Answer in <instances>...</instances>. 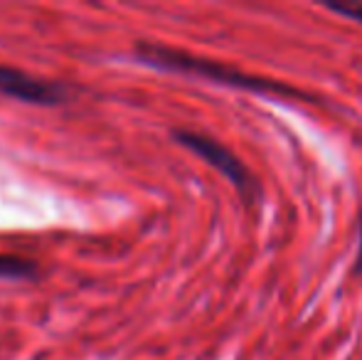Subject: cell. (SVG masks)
Returning a JSON list of instances; mask_svg holds the SVG:
<instances>
[{
    "instance_id": "cell-1",
    "label": "cell",
    "mask_w": 362,
    "mask_h": 360,
    "mask_svg": "<svg viewBox=\"0 0 362 360\" xmlns=\"http://www.w3.org/2000/svg\"><path fill=\"white\" fill-rule=\"evenodd\" d=\"M136 59L148 64V67L163 69V72L190 74V77L207 79V82L222 84V87L257 91V94H281V96H293V99H303V101H315V99H310L308 94H303V91L286 87V84H279V82H274V79L244 74V72H239V69L227 67V64L212 62V59H207V57H195V54L182 52V50L163 47V45L139 42L136 45Z\"/></svg>"
},
{
    "instance_id": "cell-4",
    "label": "cell",
    "mask_w": 362,
    "mask_h": 360,
    "mask_svg": "<svg viewBox=\"0 0 362 360\" xmlns=\"http://www.w3.org/2000/svg\"><path fill=\"white\" fill-rule=\"evenodd\" d=\"M37 265L23 260V257L13 255H0V279H10V281H23V279H35Z\"/></svg>"
},
{
    "instance_id": "cell-5",
    "label": "cell",
    "mask_w": 362,
    "mask_h": 360,
    "mask_svg": "<svg viewBox=\"0 0 362 360\" xmlns=\"http://www.w3.org/2000/svg\"><path fill=\"white\" fill-rule=\"evenodd\" d=\"M325 8L333 10V13H338V15H345V18H350V20H358V23L362 25V3H360V5L328 3V5H325Z\"/></svg>"
},
{
    "instance_id": "cell-6",
    "label": "cell",
    "mask_w": 362,
    "mask_h": 360,
    "mask_svg": "<svg viewBox=\"0 0 362 360\" xmlns=\"http://www.w3.org/2000/svg\"><path fill=\"white\" fill-rule=\"evenodd\" d=\"M355 274H362V217H360V250H358V260H355Z\"/></svg>"
},
{
    "instance_id": "cell-3",
    "label": "cell",
    "mask_w": 362,
    "mask_h": 360,
    "mask_svg": "<svg viewBox=\"0 0 362 360\" xmlns=\"http://www.w3.org/2000/svg\"><path fill=\"white\" fill-rule=\"evenodd\" d=\"M0 94L37 106H54L69 99V91L62 84L42 82V79L30 77L20 69L3 67V64H0Z\"/></svg>"
},
{
    "instance_id": "cell-2",
    "label": "cell",
    "mask_w": 362,
    "mask_h": 360,
    "mask_svg": "<svg viewBox=\"0 0 362 360\" xmlns=\"http://www.w3.org/2000/svg\"><path fill=\"white\" fill-rule=\"evenodd\" d=\"M173 139H175L180 146H185V149H190L192 153H197L202 161H205V163H210L212 168H217L224 178L237 187V192L247 202H252V200H257V197H259L262 187H259L257 178L249 173V168L232 153V151L224 149V146L219 144V141L212 139V136L197 134V131L175 129V131H173Z\"/></svg>"
}]
</instances>
